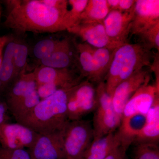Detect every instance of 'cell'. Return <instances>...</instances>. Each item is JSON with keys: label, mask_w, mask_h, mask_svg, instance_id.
<instances>
[{"label": "cell", "mask_w": 159, "mask_h": 159, "mask_svg": "<svg viewBox=\"0 0 159 159\" xmlns=\"http://www.w3.org/2000/svg\"><path fill=\"white\" fill-rule=\"evenodd\" d=\"M5 27L17 33H55L67 30V0H5Z\"/></svg>", "instance_id": "6da1fadb"}, {"label": "cell", "mask_w": 159, "mask_h": 159, "mask_svg": "<svg viewBox=\"0 0 159 159\" xmlns=\"http://www.w3.org/2000/svg\"><path fill=\"white\" fill-rule=\"evenodd\" d=\"M74 86L60 89L50 97L41 99L32 110L17 122L38 134L51 133L61 130L69 121L68 99Z\"/></svg>", "instance_id": "7a4b0ae2"}, {"label": "cell", "mask_w": 159, "mask_h": 159, "mask_svg": "<svg viewBox=\"0 0 159 159\" xmlns=\"http://www.w3.org/2000/svg\"><path fill=\"white\" fill-rule=\"evenodd\" d=\"M150 49L142 43H128L116 49L104 82L112 97L117 85L132 75L151 65Z\"/></svg>", "instance_id": "3957f363"}, {"label": "cell", "mask_w": 159, "mask_h": 159, "mask_svg": "<svg viewBox=\"0 0 159 159\" xmlns=\"http://www.w3.org/2000/svg\"><path fill=\"white\" fill-rule=\"evenodd\" d=\"M96 89L97 104L92 124L93 140L116 131L121 122V118L114 109L112 97L107 92L104 81L98 84Z\"/></svg>", "instance_id": "277c9868"}, {"label": "cell", "mask_w": 159, "mask_h": 159, "mask_svg": "<svg viewBox=\"0 0 159 159\" xmlns=\"http://www.w3.org/2000/svg\"><path fill=\"white\" fill-rule=\"evenodd\" d=\"M66 159H81L93 139V125L89 120L68 121L62 129Z\"/></svg>", "instance_id": "5b68a950"}, {"label": "cell", "mask_w": 159, "mask_h": 159, "mask_svg": "<svg viewBox=\"0 0 159 159\" xmlns=\"http://www.w3.org/2000/svg\"><path fill=\"white\" fill-rule=\"evenodd\" d=\"M96 89L87 80H84L75 86L69 94L67 102V117L69 121L80 120L97 107Z\"/></svg>", "instance_id": "8992f818"}, {"label": "cell", "mask_w": 159, "mask_h": 159, "mask_svg": "<svg viewBox=\"0 0 159 159\" xmlns=\"http://www.w3.org/2000/svg\"><path fill=\"white\" fill-rule=\"evenodd\" d=\"M134 8L122 12L119 10L110 11L103 21L111 49H116L127 43L134 17Z\"/></svg>", "instance_id": "52a82bcc"}, {"label": "cell", "mask_w": 159, "mask_h": 159, "mask_svg": "<svg viewBox=\"0 0 159 159\" xmlns=\"http://www.w3.org/2000/svg\"><path fill=\"white\" fill-rule=\"evenodd\" d=\"M62 129L51 133L38 134L33 145L29 149L32 158L66 159Z\"/></svg>", "instance_id": "ba28073f"}, {"label": "cell", "mask_w": 159, "mask_h": 159, "mask_svg": "<svg viewBox=\"0 0 159 159\" xmlns=\"http://www.w3.org/2000/svg\"><path fill=\"white\" fill-rule=\"evenodd\" d=\"M38 134L21 123L9 122L0 125V143L4 148H29Z\"/></svg>", "instance_id": "9c48e42d"}, {"label": "cell", "mask_w": 159, "mask_h": 159, "mask_svg": "<svg viewBox=\"0 0 159 159\" xmlns=\"http://www.w3.org/2000/svg\"><path fill=\"white\" fill-rule=\"evenodd\" d=\"M150 70L142 69L120 83L115 89L112 96L113 105L121 119L124 107L131 97L142 86L149 83Z\"/></svg>", "instance_id": "30bf717a"}, {"label": "cell", "mask_w": 159, "mask_h": 159, "mask_svg": "<svg viewBox=\"0 0 159 159\" xmlns=\"http://www.w3.org/2000/svg\"><path fill=\"white\" fill-rule=\"evenodd\" d=\"M33 72L37 86L54 83L61 88H66L74 86L85 80L75 69H56L39 65Z\"/></svg>", "instance_id": "8fae6325"}, {"label": "cell", "mask_w": 159, "mask_h": 159, "mask_svg": "<svg viewBox=\"0 0 159 159\" xmlns=\"http://www.w3.org/2000/svg\"><path fill=\"white\" fill-rule=\"evenodd\" d=\"M159 23V0L136 1L131 34L139 35Z\"/></svg>", "instance_id": "7c38bea8"}, {"label": "cell", "mask_w": 159, "mask_h": 159, "mask_svg": "<svg viewBox=\"0 0 159 159\" xmlns=\"http://www.w3.org/2000/svg\"><path fill=\"white\" fill-rule=\"evenodd\" d=\"M159 89L154 84H145L131 97L123 109L122 119L136 115L146 116L159 97Z\"/></svg>", "instance_id": "4fadbf2b"}, {"label": "cell", "mask_w": 159, "mask_h": 159, "mask_svg": "<svg viewBox=\"0 0 159 159\" xmlns=\"http://www.w3.org/2000/svg\"><path fill=\"white\" fill-rule=\"evenodd\" d=\"M39 61L40 65L56 69H75L79 72L76 41L70 37L61 39L53 53Z\"/></svg>", "instance_id": "5bb4252c"}, {"label": "cell", "mask_w": 159, "mask_h": 159, "mask_svg": "<svg viewBox=\"0 0 159 159\" xmlns=\"http://www.w3.org/2000/svg\"><path fill=\"white\" fill-rule=\"evenodd\" d=\"M67 31L79 36L84 42L93 48L111 49L103 22L79 23Z\"/></svg>", "instance_id": "9a60e30c"}, {"label": "cell", "mask_w": 159, "mask_h": 159, "mask_svg": "<svg viewBox=\"0 0 159 159\" xmlns=\"http://www.w3.org/2000/svg\"><path fill=\"white\" fill-rule=\"evenodd\" d=\"M36 88L37 84L33 72L26 73L18 77L8 88L3 97L9 110Z\"/></svg>", "instance_id": "2e32d148"}, {"label": "cell", "mask_w": 159, "mask_h": 159, "mask_svg": "<svg viewBox=\"0 0 159 159\" xmlns=\"http://www.w3.org/2000/svg\"><path fill=\"white\" fill-rule=\"evenodd\" d=\"M124 136L116 130L93 142L81 159H104L122 141Z\"/></svg>", "instance_id": "e0dca14e"}, {"label": "cell", "mask_w": 159, "mask_h": 159, "mask_svg": "<svg viewBox=\"0 0 159 159\" xmlns=\"http://www.w3.org/2000/svg\"><path fill=\"white\" fill-rule=\"evenodd\" d=\"M76 47L78 71L80 76L93 84H98L101 82L93 57V47L85 43L76 42Z\"/></svg>", "instance_id": "ac0fdd59"}, {"label": "cell", "mask_w": 159, "mask_h": 159, "mask_svg": "<svg viewBox=\"0 0 159 159\" xmlns=\"http://www.w3.org/2000/svg\"><path fill=\"white\" fill-rule=\"evenodd\" d=\"M159 139V98L158 97L146 114L145 124L134 138L133 143L145 142L158 143Z\"/></svg>", "instance_id": "d6986e66"}, {"label": "cell", "mask_w": 159, "mask_h": 159, "mask_svg": "<svg viewBox=\"0 0 159 159\" xmlns=\"http://www.w3.org/2000/svg\"><path fill=\"white\" fill-rule=\"evenodd\" d=\"M16 38L13 36L7 44L3 53L2 61L0 67V97L15 80L13 57Z\"/></svg>", "instance_id": "ffe728a7"}, {"label": "cell", "mask_w": 159, "mask_h": 159, "mask_svg": "<svg viewBox=\"0 0 159 159\" xmlns=\"http://www.w3.org/2000/svg\"><path fill=\"white\" fill-rule=\"evenodd\" d=\"M109 12L107 0H89L79 23L103 22Z\"/></svg>", "instance_id": "44dd1931"}, {"label": "cell", "mask_w": 159, "mask_h": 159, "mask_svg": "<svg viewBox=\"0 0 159 159\" xmlns=\"http://www.w3.org/2000/svg\"><path fill=\"white\" fill-rule=\"evenodd\" d=\"M116 49L109 48H97L93 47L92 52L93 57L99 77L102 81H104Z\"/></svg>", "instance_id": "7402d4cb"}, {"label": "cell", "mask_w": 159, "mask_h": 159, "mask_svg": "<svg viewBox=\"0 0 159 159\" xmlns=\"http://www.w3.org/2000/svg\"><path fill=\"white\" fill-rule=\"evenodd\" d=\"M29 53V48L25 42L16 38L13 57L15 80L27 73L26 68Z\"/></svg>", "instance_id": "603a6c76"}, {"label": "cell", "mask_w": 159, "mask_h": 159, "mask_svg": "<svg viewBox=\"0 0 159 159\" xmlns=\"http://www.w3.org/2000/svg\"><path fill=\"white\" fill-rule=\"evenodd\" d=\"M40 100L36 89L20 100L9 110V112L17 122L32 110Z\"/></svg>", "instance_id": "cb8c5ba5"}, {"label": "cell", "mask_w": 159, "mask_h": 159, "mask_svg": "<svg viewBox=\"0 0 159 159\" xmlns=\"http://www.w3.org/2000/svg\"><path fill=\"white\" fill-rule=\"evenodd\" d=\"M133 144H134L133 159H159L158 143L137 142Z\"/></svg>", "instance_id": "d4e9b609"}, {"label": "cell", "mask_w": 159, "mask_h": 159, "mask_svg": "<svg viewBox=\"0 0 159 159\" xmlns=\"http://www.w3.org/2000/svg\"><path fill=\"white\" fill-rule=\"evenodd\" d=\"M61 39H45L35 44L32 50L33 56L38 61L54 52L61 43Z\"/></svg>", "instance_id": "484cf974"}, {"label": "cell", "mask_w": 159, "mask_h": 159, "mask_svg": "<svg viewBox=\"0 0 159 159\" xmlns=\"http://www.w3.org/2000/svg\"><path fill=\"white\" fill-rule=\"evenodd\" d=\"M88 1L89 0L68 1L70 9H68L67 14V30L79 24L81 15L87 5Z\"/></svg>", "instance_id": "4316f807"}, {"label": "cell", "mask_w": 159, "mask_h": 159, "mask_svg": "<svg viewBox=\"0 0 159 159\" xmlns=\"http://www.w3.org/2000/svg\"><path fill=\"white\" fill-rule=\"evenodd\" d=\"M141 42L151 50L156 49L159 51V23L151 27L138 35Z\"/></svg>", "instance_id": "83f0119b"}, {"label": "cell", "mask_w": 159, "mask_h": 159, "mask_svg": "<svg viewBox=\"0 0 159 159\" xmlns=\"http://www.w3.org/2000/svg\"><path fill=\"white\" fill-rule=\"evenodd\" d=\"M0 159H33L29 150L11 149L0 147Z\"/></svg>", "instance_id": "f1b7e54d"}, {"label": "cell", "mask_w": 159, "mask_h": 159, "mask_svg": "<svg viewBox=\"0 0 159 159\" xmlns=\"http://www.w3.org/2000/svg\"><path fill=\"white\" fill-rule=\"evenodd\" d=\"M133 142L131 139L124 137L120 144L104 159H129L127 150Z\"/></svg>", "instance_id": "f546056e"}, {"label": "cell", "mask_w": 159, "mask_h": 159, "mask_svg": "<svg viewBox=\"0 0 159 159\" xmlns=\"http://www.w3.org/2000/svg\"><path fill=\"white\" fill-rule=\"evenodd\" d=\"M9 109L5 100L0 97V125L8 122L9 119Z\"/></svg>", "instance_id": "4dcf8cb0"}, {"label": "cell", "mask_w": 159, "mask_h": 159, "mask_svg": "<svg viewBox=\"0 0 159 159\" xmlns=\"http://www.w3.org/2000/svg\"><path fill=\"white\" fill-rule=\"evenodd\" d=\"M135 2L134 0H119L118 10L122 12L130 11L133 8Z\"/></svg>", "instance_id": "1f68e13d"}, {"label": "cell", "mask_w": 159, "mask_h": 159, "mask_svg": "<svg viewBox=\"0 0 159 159\" xmlns=\"http://www.w3.org/2000/svg\"><path fill=\"white\" fill-rule=\"evenodd\" d=\"M13 35H5L0 37V67L2 61L3 53L8 43L13 38Z\"/></svg>", "instance_id": "d6a6232c"}, {"label": "cell", "mask_w": 159, "mask_h": 159, "mask_svg": "<svg viewBox=\"0 0 159 159\" xmlns=\"http://www.w3.org/2000/svg\"><path fill=\"white\" fill-rule=\"evenodd\" d=\"M110 11L118 10L119 8V0H107Z\"/></svg>", "instance_id": "836d02e7"}, {"label": "cell", "mask_w": 159, "mask_h": 159, "mask_svg": "<svg viewBox=\"0 0 159 159\" xmlns=\"http://www.w3.org/2000/svg\"><path fill=\"white\" fill-rule=\"evenodd\" d=\"M2 6H1V4H0V21H1V17H2Z\"/></svg>", "instance_id": "e575fe53"}]
</instances>
